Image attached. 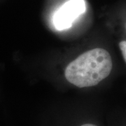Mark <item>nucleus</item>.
<instances>
[{
    "mask_svg": "<svg viewBox=\"0 0 126 126\" xmlns=\"http://www.w3.org/2000/svg\"><path fill=\"white\" fill-rule=\"evenodd\" d=\"M112 67V59L108 51L103 48H94L69 63L64 75L69 83L79 88L91 87L108 77Z\"/></svg>",
    "mask_w": 126,
    "mask_h": 126,
    "instance_id": "nucleus-1",
    "label": "nucleus"
},
{
    "mask_svg": "<svg viewBox=\"0 0 126 126\" xmlns=\"http://www.w3.org/2000/svg\"><path fill=\"white\" fill-rule=\"evenodd\" d=\"M84 0H69L55 12L53 23L58 30H63L72 27L74 20L86 11Z\"/></svg>",
    "mask_w": 126,
    "mask_h": 126,
    "instance_id": "nucleus-2",
    "label": "nucleus"
},
{
    "mask_svg": "<svg viewBox=\"0 0 126 126\" xmlns=\"http://www.w3.org/2000/svg\"><path fill=\"white\" fill-rule=\"evenodd\" d=\"M119 48L121 50L122 55L124 61L126 62V41L125 40L122 41L119 43Z\"/></svg>",
    "mask_w": 126,
    "mask_h": 126,
    "instance_id": "nucleus-3",
    "label": "nucleus"
},
{
    "mask_svg": "<svg viewBox=\"0 0 126 126\" xmlns=\"http://www.w3.org/2000/svg\"><path fill=\"white\" fill-rule=\"evenodd\" d=\"M81 126H98L95 124H93V123H84L83 125H81Z\"/></svg>",
    "mask_w": 126,
    "mask_h": 126,
    "instance_id": "nucleus-4",
    "label": "nucleus"
}]
</instances>
